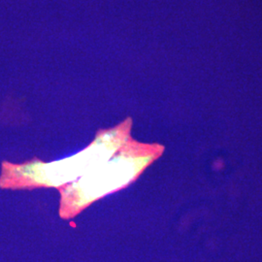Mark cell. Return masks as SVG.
Instances as JSON below:
<instances>
[{
  "mask_svg": "<svg viewBox=\"0 0 262 262\" xmlns=\"http://www.w3.org/2000/svg\"><path fill=\"white\" fill-rule=\"evenodd\" d=\"M132 119L126 118L114 127L100 129L93 142L72 157L52 162L33 158L24 163L2 162L0 188L32 189L60 187L82 178L99 167L131 138Z\"/></svg>",
  "mask_w": 262,
  "mask_h": 262,
  "instance_id": "6da1fadb",
  "label": "cell"
},
{
  "mask_svg": "<svg viewBox=\"0 0 262 262\" xmlns=\"http://www.w3.org/2000/svg\"><path fill=\"white\" fill-rule=\"evenodd\" d=\"M162 152L159 144H145L131 137L102 165L58 188L59 216L74 219L95 201L128 187Z\"/></svg>",
  "mask_w": 262,
  "mask_h": 262,
  "instance_id": "7a4b0ae2",
  "label": "cell"
}]
</instances>
